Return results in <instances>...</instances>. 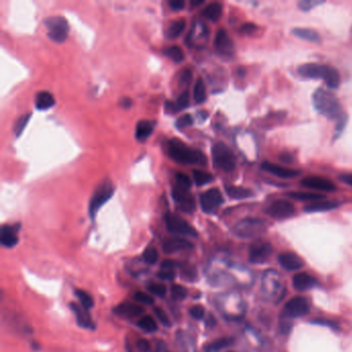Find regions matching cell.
Returning a JSON list of instances; mask_svg holds the SVG:
<instances>
[{
    "label": "cell",
    "mask_w": 352,
    "mask_h": 352,
    "mask_svg": "<svg viewBox=\"0 0 352 352\" xmlns=\"http://www.w3.org/2000/svg\"><path fill=\"white\" fill-rule=\"evenodd\" d=\"M324 82L326 83V85L329 89H337L340 85V82H341V78H340L338 71L336 68L330 67V71H329Z\"/></svg>",
    "instance_id": "obj_37"
},
{
    "label": "cell",
    "mask_w": 352,
    "mask_h": 352,
    "mask_svg": "<svg viewBox=\"0 0 352 352\" xmlns=\"http://www.w3.org/2000/svg\"><path fill=\"white\" fill-rule=\"evenodd\" d=\"M173 197L179 204V208L185 213H192L195 210V200L188 189L174 186Z\"/></svg>",
    "instance_id": "obj_10"
},
{
    "label": "cell",
    "mask_w": 352,
    "mask_h": 352,
    "mask_svg": "<svg viewBox=\"0 0 352 352\" xmlns=\"http://www.w3.org/2000/svg\"><path fill=\"white\" fill-rule=\"evenodd\" d=\"M182 272H183V276L189 281H194L196 279L195 268L189 264H186V265L182 266Z\"/></svg>",
    "instance_id": "obj_48"
},
{
    "label": "cell",
    "mask_w": 352,
    "mask_h": 352,
    "mask_svg": "<svg viewBox=\"0 0 352 352\" xmlns=\"http://www.w3.org/2000/svg\"><path fill=\"white\" fill-rule=\"evenodd\" d=\"M321 4H323V2H317V0H304V2H301L299 4V7L301 10L308 12L310 10H312L314 7L319 6Z\"/></svg>",
    "instance_id": "obj_49"
},
{
    "label": "cell",
    "mask_w": 352,
    "mask_h": 352,
    "mask_svg": "<svg viewBox=\"0 0 352 352\" xmlns=\"http://www.w3.org/2000/svg\"><path fill=\"white\" fill-rule=\"evenodd\" d=\"M301 185L306 188L320 190V191H334L336 190V185L327 179L321 177H307L301 181Z\"/></svg>",
    "instance_id": "obj_15"
},
{
    "label": "cell",
    "mask_w": 352,
    "mask_h": 352,
    "mask_svg": "<svg viewBox=\"0 0 352 352\" xmlns=\"http://www.w3.org/2000/svg\"><path fill=\"white\" fill-rule=\"evenodd\" d=\"M137 326L147 333H154L158 329L155 319L151 316H144L137 321Z\"/></svg>",
    "instance_id": "obj_31"
},
{
    "label": "cell",
    "mask_w": 352,
    "mask_h": 352,
    "mask_svg": "<svg viewBox=\"0 0 352 352\" xmlns=\"http://www.w3.org/2000/svg\"><path fill=\"white\" fill-rule=\"evenodd\" d=\"M280 159L286 163H291L293 162L294 158H293V155L291 153H287V152H283L281 155H280Z\"/></svg>",
    "instance_id": "obj_57"
},
{
    "label": "cell",
    "mask_w": 352,
    "mask_h": 352,
    "mask_svg": "<svg viewBox=\"0 0 352 352\" xmlns=\"http://www.w3.org/2000/svg\"><path fill=\"white\" fill-rule=\"evenodd\" d=\"M264 229L265 224L262 220L257 218H246L235 226L234 232L238 237L249 239L260 235Z\"/></svg>",
    "instance_id": "obj_6"
},
{
    "label": "cell",
    "mask_w": 352,
    "mask_h": 352,
    "mask_svg": "<svg viewBox=\"0 0 352 352\" xmlns=\"http://www.w3.org/2000/svg\"><path fill=\"white\" fill-rule=\"evenodd\" d=\"M165 224L169 232L174 235L197 237V232L194 230V227L176 214L168 213L165 215Z\"/></svg>",
    "instance_id": "obj_7"
},
{
    "label": "cell",
    "mask_w": 352,
    "mask_h": 352,
    "mask_svg": "<svg viewBox=\"0 0 352 352\" xmlns=\"http://www.w3.org/2000/svg\"><path fill=\"white\" fill-rule=\"evenodd\" d=\"M169 5L173 11H181L185 7V2L184 0H171Z\"/></svg>",
    "instance_id": "obj_55"
},
{
    "label": "cell",
    "mask_w": 352,
    "mask_h": 352,
    "mask_svg": "<svg viewBox=\"0 0 352 352\" xmlns=\"http://www.w3.org/2000/svg\"><path fill=\"white\" fill-rule=\"evenodd\" d=\"M76 296L81 302V306L83 308H85L86 310H90L93 307V298L87 292L83 291V289H76Z\"/></svg>",
    "instance_id": "obj_35"
},
{
    "label": "cell",
    "mask_w": 352,
    "mask_h": 352,
    "mask_svg": "<svg viewBox=\"0 0 352 352\" xmlns=\"http://www.w3.org/2000/svg\"><path fill=\"white\" fill-rule=\"evenodd\" d=\"M214 164L225 173H231L236 169V157L233 151L223 143H218L212 149Z\"/></svg>",
    "instance_id": "obj_3"
},
{
    "label": "cell",
    "mask_w": 352,
    "mask_h": 352,
    "mask_svg": "<svg viewBox=\"0 0 352 352\" xmlns=\"http://www.w3.org/2000/svg\"><path fill=\"white\" fill-rule=\"evenodd\" d=\"M114 194V186L110 181L102 182L96 190L94 191L90 203H89V215L90 218L94 219L98 210L105 204Z\"/></svg>",
    "instance_id": "obj_4"
},
{
    "label": "cell",
    "mask_w": 352,
    "mask_h": 352,
    "mask_svg": "<svg viewBox=\"0 0 352 352\" xmlns=\"http://www.w3.org/2000/svg\"><path fill=\"white\" fill-rule=\"evenodd\" d=\"M185 27H186L185 20H178V21H175V22L172 23L171 26H170V28L168 29V33H167L168 37H169V38H172V39L179 37V36L183 33Z\"/></svg>",
    "instance_id": "obj_33"
},
{
    "label": "cell",
    "mask_w": 352,
    "mask_h": 352,
    "mask_svg": "<svg viewBox=\"0 0 352 352\" xmlns=\"http://www.w3.org/2000/svg\"><path fill=\"white\" fill-rule=\"evenodd\" d=\"M313 105L318 113L330 120L338 121L345 115L343 114L342 106L337 96L322 88H319L314 92Z\"/></svg>",
    "instance_id": "obj_1"
},
{
    "label": "cell",
    "mask_w": 352,
    "mask_h": 352,
    "mask_svg": "<svg viewBox=\"0 0 352 352\" xmlns=\"http://www.w3.org/2000/svg\"><path fill=\"white\" fill-rule=\"evenodd\" d=\"M284 312L286 316L292 318L304 316L309 312L308 301L303 297H296L289 300L284 306Z\"/></svg>",
    "instance_id": "obj_11"
},
{
    "label": "cell",
    "mask_w": 352,
    "mask_h": 352,
    "mask_svg": "<svg viewBox=\"0 0 352 352\" xmlns=\"http://www.w3.org/2000/svg\"><path fill=\"white\" fill-rule=\"evenodd\" d=\"M340 180L347 185L352 186V174H344L340 176Z\"/></svg>",
    "instance_id": "obj_58"
},
{
    "label": "cell",
    "mask_w": 352,
    "mask_h": 352,
    "mask_svg": "<svg viewBox=\"0 0 352 352\" xmlns=\"http://www.w3.org/2000/svg\"><path fill=\"white\" fill-rule=\"evenodd\" d=\"M278 261L287 271H298L304 266L303 260L298 255L291 252L279 254Z\"/></svg>",
    "instance_id": "obj_20"
},
{
    "label": "cell",
    "mask_w": 352,
    "mask_h": 352,
    "mask_svg": "<svg viewBox=\"0 0 352 352\" xmlns=\"http://www.w3.org/2000/svg\"><path fill=\"white\" fill-rule=\"evenodd\" d=\"M46 27L48 28L49 37L55 43H63L67 38L69 26L67 21L60 16L50 17L45 21Z\"/></svg>",
    "instance_id": "obj_5"
},
{
    "label": "cell",
    "mask_w": 352,
    "mask_h": 352,
    "mask_svg": "<svg viewBox=\"0 0 352 352\" xmlns=\"http://www.w3.org/2000/svg\"><path fill=\"white\" fill-rule=\"evenodd\" d=\"M203 3H204L203 0H192V2H191V4H190V5H191V7L196 8V7L201 6Z\"/></svg>",
    "instance_id": "obj_61"
},
{
    "label": "cell",
    "mask_w": 352,
    "mask_h": 352,
    "mask_svg": "<svg viewBox=\"0 0 352 352\" xmlns=\"http://www.w3.org/2000/svg\"><path fill=\"white\" fill-rule=\"evenodd\" d=\"M133 300L140 305H152L154 303V299L150 295L142 292L135 293L133 296Z\"/></svg>",
    "instance_id": "obj_44"
},
{
    "label": "cell",
    "mask_w": 352,
    "mask_h": 352,
    "mask_svg": "<svg viewBox=\"0 0 352 352\" xmlns=\"http://www.w3.org/2000/svg\"><path fill=\"white\" fill-rule=\"evenodd\" d=\"M273 248L270 243H256L250 248L249 260L252 263H263L271 256Z\"/></svg>",
    "instance_id": "obj_14"
},
{
    "label": "cell",
    "mask_w": 352,
    "mask_h": 352,
    "mask_svg": "<svg viewBox=\"0 0 352 352\" xmlns=\"http://www.w3.org/2000/svg\"><path fill=\"white\" fill-rule=\"evenodd\" d=\"M245 74H246V71H245L243 67H240V68L238 69V75H239L240 77H244Z\"/></svg>",
    "instance_id": "obj_62"
},
{
    "label": "cell",
    "mask_w": 352,
    "mask_h": 352,
    "mask_svg": "<svg viewBox=\"0 0 352 352\" xmlns=\"http://www.w3.org/2000/svg\"><path fill=\"white\" fill-rule=\"evenodd\" d=\"M226 193L234 199H245L253 196V191L251 189L240 187V186H226Z\"/></svg>",
    "instance_id": "obj_28"
},
{
    "label": "cell",
    "mask_w": 352,
    "mask_h": 352,
    "mask_svg": "<svg viewBox=\"0 0 352 352\" xmlns=\"http://www.w3.org/2000/svg\"><path fill=\"white\" fill-rule=\"evenodd\" d=\"M330 71V66L317 64V63H308L303 64L298 68L299 75L308 79H322L325 81L328 73Z\"/></svg>",
    "instance_id": "obj_13"
},
{
    "label": "cell",
    "mask_w": 352,
    "mask_h": 352,
    "mask_svg": "<svg viewBox=\"0 0 352 352\" xmlns=\"http://www.w3.org/2000/svg\"><path fill=\"white\" fill-rule=\"evenodd\" d=\"M346 122H347V116H346V115H344L341 119H339V120L337 121L336 130H337L338 132H340V131H342V130L344 129V127H345V125H346Z\"/></svg>",
    "instance_id": "obj_56"
},
{
    "label": "cell",
    "mask_w": 352,
    "mask_h": 352,
    "mask_svg": "<svg viewBox=\"0 0 352 352\" xmlns=\"http://www.w3.org/2000/svg\"><path fill=\"white\" fill-rule=\"evenodd\" d=\"M287 196L291 198L297 199V200H303V201H318L325 198L324 195L314 192H307V191H294L288 192Z\"/></svg>",
    "instance_id": "obj_30"
},
{
    "label": "cell",
    "mask_w": 352,
    "mask_h": 352,
    "mask_svg": "<svg viewBox=\"0 0 352 352\" xmlns=\"http://www.w3.org/2000/svg\"><path fill=\"white\" fill-rule=\"evenodd\" d=\"M267 214L276 219H284L296 214L295 205L288 200L279 199L274 201L266 210Z\"/></svg>",
    "instance_id": "obj_9"
},
{
    "label": "cell",
    "mask_w": 352,
    "mask_h": 352,
    "mask_svg": "<svg viewBox=\"0 0 352 352\" xmlns=\"http://www.w3.org/2000/svg\"><path fill=\"white\" fill-rule=\"evenodd\" d=\"M55 105V98L54 96L47 91H43L37 93L35 97V108L37 110L45 111L48 109H51Z\"/></svg>",
    "instance_id": "obj_26"
},
{
    "label": "cell",
    "mask_w": 352,
    "mask_h": 352,
    "mask_svg": "<svg viewBox=\"0 0 352 352\" xmlns=\"http://www.w3.org/2000/svg\"><path fill=\"white\" fill-rule=\"evenodd\" d=\"M193 174V179L194 182L197 186H203L211 183L214 180L213 175H211L210 173H206L203 171H198V170H194L192 172Z\"/></svg>",
    "instance_id": "obj_36"
},
{
    "label": "cell",
    "mask_w": 352,
    "mask_h": 352,
    "mask_svg": "<svg viewBox=\"0 0 352 352\" xmlns=\"http://www.w3.org/2000/svg\"><path fill=\"white\" fill-rule=\"evenodd\" d=\"M69 307L73 310V312L75 313L77 321L81 327L89 328V329L94 328V323L92 321L90 314L88 313V310H86L85 308H83L82 306H79L76 303H72L69 305Z\"/></svg>",
    "instance_id": "obj_19"
},
{
    "label": "cell",
    "mask_w": 352,
    "mask_h": 352,
    "mask_svg": "<svg viewBox=\"0 0 352 352\" xmlns=\"http://www.w3.org/2000/svg\"><path fill=\"white\" fill-rule=\"evenodd\" d=\"M191 80H192V73L190 69L186 68L181 73L180 81H181V83H183V84H189Z\"/></svg>",
    "instance_id": "obj_52"
},
{
    "label": "cell",
    "mask_w": 352,
    "mask_h": 352,
    "mask_svg": "<svg viewBox=\"0 0 352 352\" xmlns=\"http://www.w3.org/2000/svg\"><path fill=\"white\" fill-rule=\"evenodd\" d=\"M136 347L140 352H150L151 345L147 339H138L136 341Z\"/></svg>",
    "instance_id": "obj_51"
},
{
    "label": "cell",
    "mask_w": 352,
    "mask_h": 352,
    "mask_svg": "<svg viewBox=\"0 0 352 352\" xmlns=\"http://www.w3.org/2000/svg\"><path fill=\"white\" fill-rule=\"evenodd\" d=\"M193 97L196 103H202L205 100L206 92H205V86L202 79H198L194 85L193 89Z\"/></svg>",
    "instance_id": "obj_34"
},
{
    "label": "cell",
    "mask_w": 352,
    "mask_h": 352,
    "mask_svg": "<svg viewBox=\"0 0 352 352\" xmlns=\"http://www.w3.org/2000/svg\"><path fill=\"white\" fill-rule=\"evenodd\" d=\"M293 33L302 39L311 41V43L318 44V43H320V40H321L319 33L313 29H310V28H295L293 30Z\"/></svg>",
    "instance_id": "obj_29"
},
{
    "label": "cell",
    "mask_w": 352,
    "mask_h": 352,
    "mask_svg": "<svg viewBox=\"0 0 352 352\" xmlns=\"http://www.w3.org/2000/svg\"><path fill=\"white\" fill-rule=\"evenodd\" d=\"M313 322L317 323V324H323V325H328V326L334 327V328H338L337 327L338 325L335 322H330V321H327V320H319V319H317V320H315Z\"/></svg>",
    "instance_id": "obj_59"
},
{
    "label": "cell",
    "mask_w": 352,
    "mask_h": 352,
    "mask_svg": "<svg viewBox=\"0 0 352 352\" xmlns=\"http://www.w3.org/2000/svg\"><path fill=\"white\" fill-rule=\"evenodd\" d=\"M176 186L189 190V188L191 187L190 178L183 173H178L176 176Z\"/></svg>",
    "instance_id": "obj_42"
},
{
    "label": "cell",
    "mask_w": 352,
    "mask_h": 352,
    "mask_svg": "<svg viewBox=\"0 0 352 352\" xmlns=\"http://www.w3.org/2000/svg\"><path fill=\"white\" fill-rule=\"evenodd\" d=\"M18 229L17 226L4 225L2 227V233H0V242L3 246L7 248H12L18 244Z\"/></svg>",
    "instance_id": "obj_21"
},
{
    "label": "cell",
    "mask_w": 352,
    "mask_h": 352,
    "mask_svg": "<svg viewBox=\"0 0 352 352\" xmlns=\"http://www.w3.org/2000/svg\"><path fill=\"white\" fill-rule=\"evenodd\" d=\"M339 203L336 201L329 200H318L305 205L304 211L307 213H314V212H325L337 209Z\"/></svg>",
    "instance_id": "obj_25"
},
{
    "label": "cell",
    "mask_w": 352,
    "mask_h": 352,
    "mask_svg": "<svg viewBox=\"0 0 352 352\" xmlns=\"http://www.w3.org/2000/svg\"><path fill=\"white\" fill-rule=\"evenodd\" d=\"M193 248V244L188 240L183 239L181 237H173L164 240L162 243V250L164 253L172 254L178 251L188 250Z\"/></svg>",
    "instance_id": "obj_16"
},
{
    "label": "cell",
    "mask_w": 352,
    "mask_h": 352,
    "mask_svg": "<svg viewBox=\"0 0 352 352\" xmlns=\"http://www.w3.org/2000/svg\"><path fill=\"white\" fill-rule=\"evenodd\" d=\"M148 291L158 297V298H163L165 297V295H167V287H165L164 285L162 284H157V283H152L148 286Z\"/></svg>",
    "instance_id": "obj_43"
},
{
    "label": "cell",
    "mask_w": 352,
    "mask_h": 352,
    "mask_svg": "<svg viewBox=\"0 0 352 352\" xmlns=\"http://www.w3.org/2000/svg\"><path fill=\"white\" fill-rule=\"evenodd\" d=\"M157 277L161 280L173 281L176 278V273L174 271H169V270H160L157 273Z\"/></svg>",
    "instance_id": "obj_50"
},
{
    "label": "cell",
    "mask_w": 352,
    "mask_h": 352,
    "mask_svg": "<svg viewBox=\"0 0 352 352\" xmlns=\"http://www.w3.org/2000/svg\"><path fill=\"white\" fill-rule=\"evenodd\" d=\"M29 120H30V114H26V115H23L22 117H20L16 121L15 126H14V132L17 136L21 135V133L23 132V130L25 129Z\"/></svg>",
    "instance_id": "obj_39"
},
{
    "label": "cell",
    "mask_w": 352,
    "mask_h": 352,
    "mask_svg": "<svg viewBox=\"0 0 352 352\" xmlns=\"http://www.w3.org/2000/svg\"><path fill=\"white\" fill-rule=\"evenodd\" d=\"M222 12H223V7L220 3H212L202 10L201 15L205 19L212 21V22H216V21H218L221 18Z\"/></svg>",
    "instance_id": "obj_27"
},
{
    "label": "cell",
    "mask_w": 352,
    "mask_h": 352,
    "mask_svg": "<svg viewBox=\"0 0 352 352\" xmlns=\"http://www.w3.org/2000/svg\"><path fill=\"white\" fill-rule=\"evenodd\" d=\"M131 99L130 98H122L121 99V107L122 108H129L131 106Z\"/></svg>",
    "instance_id": "obj_60"
},
{
    "label": "cell",
    "mask_w": 352,
    "mask_h": 352,
    "mask_svg": "<svg viewBox=\"0 0 352 352\" xmlns=\"http://www.w3.org/2000/svg\"><path fill=\"white\" fill-rule=\"evenodd\" d=\"M261 169L267 173H270L276 177L283 178V179H289V178H295L301 174V171L289 169V168H284L281 165L264 161L261 164Z\"/></svg>",
    "instance_id": "obj_17"
},
{
    "label": "cell",
    "mask_w": 352,
    "mask_h": 352,
    "mask_svg": "<svg viewBox=\"0 0 352 352\" xmlns=\"http://www.w3.org/2000/svg\"><path fill=\"white\" fill-rule=\"evenodd\" d=\"M234 340L232 338H220L209 344L205 347V352H217L232 345Z\"/></svg>",
    "instance_id": "obj_32"
},
{
    "label": "cell",
    "mask_w": 352,
    "mask_h": 352,
    "mask_svg": "<svg viewBox=\"0 0 352 352\" xmlns=\"http://www.w3.org/2000/svg\"><path fill=\"white\" fill-rule=\"evenodd\" d=\"M293 284L297 291L304 292L316 286L317 281L313 276L309 275L307 273H299L294 276Z\"/></svg>",
    "instance_id": "obj_22"
},
{
    "label": "cell",
    "mask_w": 352,
    "mask_h": 352,
    "mask_svg": "<svg viewBox=\"0 0 352 352\" xmlns=\"http://www.w3.org/2000/svg\"><path fill=\"white\" fill-rule=\"evenodd\" d=\"M192 123H193V118L191 115L189 114H186L182 117H180L177 122H176V126L177 128L179 129H184L186 127H188L190 125H192Z\"/></svg>",
    "instance_id": "obj_46"
},
{
    "label": "cell",
    "mask_w": 352,
    "mask_h": 352,
    "mask_svg": "<svg viewBox=\"0 0 352 352\" xmlns=\"http://www.w3.org/2000/svg\"><path fill=\"white\" fill-rule=\"evenodd\" d=\"M189 313L192 318L200 320L204 317V308L200 305H194L189 309Z\"/></svg>",
    "instance_id": "obj_47"
},
{
    "label": "cell",
    "mask_w": 352,
    "mask_h": 352,
    "mask_svg": "<svg viewBox=\"0 0 352 352\" xmlns=\"http://www.w3.org/2000/svg\"><path fill=\"white\" fill-rule=\"evenodd\" d=\"M154 314L156 315L157 319H158L164 326H167V327H171V326H172V322H171L169 316L167 315V313H165L160 307H155V308H154Z\"/></svg>",
    "instance_id": "obj_45"
},
{
    "label": "cell",
    "mask_w": 352,
    "mask_h": 352,
    "mask_svg": "<svg viewBox=\"0 0 352 352\" xmlns=\"http://www.w3.org/2000/svg\"><path fill=\"white\" fill-rule=\"evenodd\" d=\"M171 294L175 300H184L186 297H187L188 291L187 288L180 284H175L171 287Z\"/></svg>",
    "instance_id": "obj_40"
},
{
    "label": "cell",
    "mask_w": 352,
    "mask_h": 352,
    "mask_svg": "<svg viewBox=\"0 0 352 352\" xmlns=\"http://www.w3.org/2000/svg\"><path fill=\"white\" fill-rule=\"evenodd\" d=\"M189 106V93L188 91H184L178 97L176 102L168 101L165 102V111L170 114L178 113Z\"/></svg>",
    "instance_id": "obj_24"
},
{
    "label": "cell",
    "mask_w": 352,
    "mask_h": 352,
    "mask_svg": "<svg viewBox=\"0 0 352 352\" xmlns=\"http://www.w3.org/2000/svg\"><path fill=\"white\" fill-rule=\"evenodd\" d=\"M115 313L122 317L134 318L144 313V308L135 303H123L115 308Z\"/></svg>",
    "instance_id": "obj_18"
},
{
    "label": "cell",
    "mask_w": 352,
    "mask_h": 352,
    "mask_svg": "<svg viewBox=\"0 0 352 352\" xmlns=\"http://www.w3.org/2000/svg\"><path fill=\"white\" fill-rule=\"evenodd\" d=\"M222 193L217 188L209 189L200 195V206L204 213H214L223 203Z\"/></svg>",
    "instance_id": "obj_8"
},
{
    "label": "cell",
    "mask_w": 352,
    "mask_h": 352,
    "mask_svg": "<svg viewBox=\"0 0 352 352\" xmlns=\"http://www.w3.org/2000/svg\"><path fill=\"white\" fill-rule=\"evenodd\" d=\"M214 45L216 48V51L225 57H232L235 54V46L233 40L227 34V32L224 29H220L217 31Z\"/></svg>",
    "instance_id": "obj_12"
},
{
    "label": "cell",
    "mask_w": 352,
    "mask_h": 352,
    "mask_svg": "<svg viewBox=\"0 0 352 352\" xmlns=\"http://www.w3.org/2000/svg\"><path fill=\"white\" fill-rule=\"evenodd\" d=\"M257 29H258V27L254 23H245L241 27V32H243L245 34H251V33L255 32Z\"/></svg>",
    "instance_id": "obj_54"
},
{
    "label": "cell",
    "mask_w": 352,
    "mask_h": 352,
    "mask_svg": "<svg viewBox=\"0 0 352 352\" xmlns=\"http://www.w3.org/2000/svg\"><path fill=\"white\" fill-rule=\"evenodd\" d=\"M164 53L174 62H177V63H179V62H181L184 59V53H183L182 49L178 46H171V47L167 48V50H165Z\"/></svg>",
    "instance_id": "obj_38"
},
{
    "label": "cell",
    "mask_w": 352,
    "mask_h": 352,
    "mask_svg": "<svg viewBox=\"0 0 352 352\" xmlns=\"http://www.w3.org/2000/svg\"><path fill=\"white\" fill-rule=\"evenodd\" d=\"M155 121L140 120L135 128V137L138 142H145L153 132L155 128Z\"/></svg>",
    "instance_id": "obj_23"
},
{
    "label": "cell",
    "mask_w": 352,
    "mask_h": 352,
    "mask_svg": "<svg viewBox=\"0 0 352 352\" xmlns=\"http://www.w3.org/2000/svg\"><path fill=\"white\" fill-rule=\"evenodd\" d=\"M168 153L178 163L196 164L201 167L206 164V157L201 151L189 148L179 139H171L168 143Z\"/></svg>",
    "instance_id": "obj_2"
},
{
    "label": "cell",
    "mask_w": 352,
    "mask_h": 352,
    "mask_svg": "<svg viewBox=\"0 0 352 352\" xmlns=\"http://www.w3.org/2000/svg\"><path fill=\"white\" fill-rule=\"evenodd\" d=\"M178 262H176L175 260H172V259H167V260H163L161 262V270H169V271H173L174 268H176L178 266Z\"/></svg>",
    "instance_id": "obj_53"
},
{
    "label": "cell",
    "mask_w": 352,
    "mask_h": 352,
    "mask_svg": "<svg viewBox=\"0 0 352 352\" xmlns=\"http://www.w3.org/2000/svg\"><path fill=\"white\" fill-rule=\"evenodd\" d=\"M158 257H159V254L154 247H148L143 254V258L145 262H147L149 264H154L158 260Z\"/></svg>",
    "instance_id": "obj_41"
}]
</instances>
